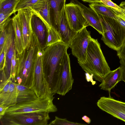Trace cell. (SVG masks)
Masks as SVG:
<instances>
[{
	"label": "cell",
	"instance_id": "cell-25",
	"mask_svg": "<svg viewBox=\"0 0 125 125\" xmlns=\"http://www.w3.org/2000/svg\"><path fill=\"white\" fill-rule=\"evenodd\" d=\"M47 30L46 43L43 49L49 46L62 42L59 33L54 27L52 26Z\"/></svg>",
	"mask_w": 125,
	"mask_h": 125
},
{
	"label": "cell",
	"instance_id": "cell-38",
	"mask_svg": "<svg viewBox=\"0 0 125 125\" xmlns=\"http://www.w3.org/2000/svg\"><path fill=\"white\" fill-rule=\"evenodd\" d=\"M8 108L5 106L0 105V119L5 114L6 111Z\"/></svg>",
	"mask_w": 125,
	"mask_h": 125
},
{
	"label": "cell",
	"instance_id": "cell-10",
	"mask_svg": "<svg viewBox=\"0 0 125 125\" xmlns=\"http://www.w3.org/2000/svg\"><path fill=\"white\" fill-rule=\"evenodd\" d=\"M70 54L66 51L62 62V70L57 94L64 96L72 88L74 82L70 66Z\"/></svg>",
	"mask_w": 125,
	"mask_h": 125
},
{
	"label": "cell",
	"instance_id": "cell-15",
	"mask_svg": "<svg viewBox=\"0 0 125 125\" xmlns=\"http://www.w3.org/2000/svg\"><path fill=\"white\" fill-rule=\"evenodd\" d=\"M44 22L47 29L51 27L48 0H39L29 9Z\"/></svg>",
	"mask_w": 125,
	"mask_h": 125
},
{
	"label": "cell",
	"instance_id": "cell-35",
	"mask_svg": "<svg viewBox=\"0 0 125 125\" xmlns=\"http://www.w3.org/2000/svg\"><path fill=\"white\" fill-rule=\"evenodd\" d=\"M120 60V66L122 71L121 81H123L125 83V63L122 60Z\"/></svg>",
	"mask_w": 125,
	"mask_h": 125
},
{
	"label": "cell",
	"instance_id": "cell-12",
	"mask_svg": "<svg viewBox=\"0 0 125 125\" xmlns=\"http://www.w3.org/2000/svg\"><path fill=\"white\" fill-rule=\"evenodd\" d=\"M65 9L68 22L73 31L77 32L89 26L80 9L76 4L71 2L65 4Z\"/></svg>",
	"mask_w": 125,
	"mask_h": 125
},
{
	"label": "cell",
	"instance_id": "cell-33",
	"mask_svg": "<svg viewBox=\"0 0 125 125\" xmlns=\"http://www.w3.org/2000/svg\"><path fill=\"white\" fill-rule=\"evenodd\" d=\"M0 70L4 69L5 63V53L4 47L0 53Z\"/></svg>",
	"mask_w": 125,
	"mask_h": 125
},
{
	"label": "cell",
	"instance_id": "cell-14",
	"mask_svg": "<svg viewBox=\"0 0 125 125\" xmlns=\"http://www.w3.org/2000/svg\"><path fill=\"white\" fill-rule=\"evenodd\" d=\"M71 2L79 7L89 26L93 27L102 35L103 29L99 15L90 7H86L77 0H71Z\"/></svg>",
	"mask_w": 125,
	"mask_h": 125
},
{
	"label": "cell",
	"instance_id": "cell-37",
	"mask_svg": "<svg viewBox=\"0 0 125 125\" xmlns=\"http://www.w3.org/2000/svg\"><path fill=\"white\" fill-rule=\"evenodd\" d=\"M86 79L87 82H91L92 85H94L95 84L96 82L93 80V75L90 74L89 73H86L85 74Z\"/></svg>",
	"mask_w": 125,
	"mask_h": 125
},
{
	"label": "cell",
	"instance_id": "cell-13",
	"mask_svg": "<svg viewBox=\"0 0 125 125\" xmlns=\"http://www.w3.org/2000/svg\"><path fill=\"white\" fill-rule=\"evenodd\" d=\"M33 14L30 10L28 9L20 10L17 14L22 27L24 49L30 43L31 39L33 32L31 19Z\"/></svg>",
	"mask_w": 125,
	"mask_h": 125
},
{
	"label": "cell",
	"instance_id": "cell-27",
	"mask_svg": "<svg viewBox=\"0 0 125 125\" xmlns=\"http://www.w3.org/2000/svg\"><path fill=\"white\" fill-rule=\"evenodd\" d=\"M39 0H20L16 9V12L22 9L30 8Z\"/></svg>",
	"mask_w": 125,
	"mask_h": 125
},
{
	"label": "cell",
	"instance_id": "cell-23",
	"mask_svg": "<svg viewBox=\"0 0 125 125\" xmlns=\"http://www.w3.org/2000/svg\"><path fill=\"white\" fill-rule=\"evenodd\" d=\"M89 6L99 15L116 19L115 13L112 8L105 6L102 3H92Z\"/></svg>",
	"mask_w": 125,
	"mask_h": 125
},
{
	"label": "cell",
	"instance_id": "cell-1",
	"mask_svg": "<svg viewBox=\"0 0 125 125\" xmlns=\"http://www.w3.org/2000/svg\"><path fill=\"white\" fill-rule=\"evenodd\" d=\"M69 46L61 42L43 49L42 63L45 78L51 92L57 94L64 55Z\"/></svg>",
	"mask_w": 125,
	"mask_h": 125
},
{
	"label": "cell",
	"instance_id": "cell-40",
	"mask_svg": "<svg viewBox=\"0 0 125 125\" xmlns=\"http://www.w3.org/2000/svg\"><path fill=\"white\" fill-rule=\"evenodd\" d=\"M83 1L90 3H101L100 0H82Z\"/></svg>",
	"mask_w": 125,
	"mask_h": 125
},
{
	"label": "cell",
	"instance_id": "cell-32",
	"mask_svg": "<svg viewBox=\"0 0 125 125\" xmlns=\"http://www.w3.org/2000/svg\"><path fill=\"white\" fill-rule=\"evenodd\" d=\"M12 14L0 12V31L1 30L3 26L8 19Z\"/></svg>",
	"mask_w": 125,
	"mask_h": 125
},
{
	"label": "cell",
	"instance_id": "cell-29",
	"mask_svg": "<svg viewBox=\"0 0 125 125\" xmlns=\"http://www.w3.org/2000/svg\"><path fill=\"white\" fill-rule=\"evenodd\" d=\"M17 52L16 50L13 55L11 60L10 79H14L15 77L17 68Z\"/></svg>",
	"mask_w": 125,
	"mask_h": 125
},
{
	"label": "cell",
	"instance_id": "cell-18",
	"mask_svg": "<svg viewBox=\"0 0 125 125\" xmlns=\"http://www.w3.org/2000/svg\"><path fill=\"white\" fill-rule=\"evenodd\" d=\"M48 0L50 3V15L52 25L59 33L60 19L65 8L66 0Z\"/></svg>",
	"mask_w": 125,
	"mask_h": 125
},
{
	"label": "cell",
	"instance_id": "cell-34",
	"mask_svg": "<svg viewBox=\"0 0 125 125\" xmlns=\"http://www.w3.org/2000/svg\"><path fill=\"white\" fill-rule=\"evenodd\" d=\"M117 55L120 60H122L125 63V42L121 49L117 52Z\"/></svg>",
	"mask_w": 125,
	"mask_h": 125
},
{
	"label": "cell",
	"instance_id": "cell-16",
	"mask_svg": "<svg viewBox=\"0 0 125 125\" xmlns=\"http://www.w3.org/2000/svg\"><path fill=\"white\" fill-rule=\"evenodd\" d=\"M77 33L73 31L70 26L65 8L62 12L59 25V33L61 37L62 42L69 46Z\"/></svg>",
	"mask_w": 125,
	"mask_h": 125
},
{
	"label": "cell",
	"instance_id": "cell-11",
	"mask_svg": "<svg viewBox=\"0 0 125 125\" xmlns=\"http://www.w3.org/2000/svg\"><path fill=\"white\" fill-rule=\"evenodd\" d=\"M7 33V40L4 46L5 63L4 68L8 79H10L11 61L12 57L16 51L14 43V34L12 18L9 17L5 24Z\"/></svg>",
	"mask_w": 125,
	"mask_h": 125
},
{
	"label": "cell",
	"instance_id": "cell-6",
	"mask_svg": "<svg viewBox=\"0 0 125 125\" xmlns=\"http://www.w3.org/2000/svg\"><path fill=\"white\" fill-rule=\"evenodd\" d=\"M45 112L6 114L0 119L1 125H48L50 119Z\"/></svg>",
	"mask_w": 125,
	"mask_h": 125
},
{
	"label": "cell",
	"instance_id": "cell-21",
	"mask_svg": "<svg viewBox=\"0 0 125 125\" xmlns=\"http://www.w3.org/2000/svg\"><path fill=\"white\" fill-rule=\"evenodd\" d=\"M15 84L17 91V103L32 100L38 97L31 88L16 83Z\"/></svg>",
	"mask_w": 125,
	"mask_h": 125
},
{
	"label": "cell",
	"instance_id": "cell-17",
	"mask_svg": "<svg viewBox=\"0 0 125 125\" xmlns=\"http://www.w3.org/2000/svg\"><path fill=\"white\" fill-rule=\"evenodd\" d=\"M32 32L36 36L41 48L43 49L46 43L47 29L43 21L36 15L33 14L31 19Z\"/></svg>",
	"mask_w": 125,
	"mask_h": 125
},
{
	"label": "cell",
	"instance_id": "cell-7",
	"mask_svg": "<svg viewBox=\"0 0 125 125\" xmlns=\"http://www.w3.org/2000/svg\"><path fill=\"white\" fill-rule=\"evenodd\" d=\"M43 49L40 47L37 51L34 66V80L31 89L38 97L49 93H52L45 78L42 63Z\"/></svg>",
	"mask_w": 125,
	"mask_h": 125
},
{
	"label": "cell",
	"instance_id": "cell-36",
	"mask_svg": "<svg viewBox=\"0 0 125 125\" xmlns=\"http://www.w3.org/2000/svg\"><path fill=\"white\" fill-rule=\"evenodd\" d=\"M116 13L125 21V9L121 8L119 11L112 9Z\"/></svg>",
	"mask_w": 125,
	"mask_h": 125
},
{
	"label": "cell",
	"instance_id": "cell-22",
	"mask_svg": "<svg viewBox=\"0 0 125 125\" xmlns=\"http://www.w3.org/2000/svg\"><path fill=\"white\" fill-rule=\"evenodd\" d=\"M17 91L14 80L12 79L10 83L9 89L5 94L0 105L8 108L17 104Z\"/></svg>",
	"mask_w": 125,
	"mask_h": 125
},
{
	"label": "cell",
	"instance_id": "cell-26",
	"mask_svg": "<svg viewBox=\"0 0 125 125\" xmlns=\"http://www.w3.org/2000/svg\"><path fill=\"white\" fill-rule=\"evenodd\" d=\"M48 125H87L86 124L79 123L71 122L66 118H61L55 116V119L51 121Z\"/></svg>",
	"mask_w": 125,
	"mask_h": 125
},
{
	"label": "cell",
	"instance_id": "cell-4",
	"mask_svg": "<svg viewBox=\"0 0 125 125\" xmlns=\"http://www.w3.org/2000/svg\"><path fill=\"white\" fill-rule=\"evenodd\" d=\"M99 16L103 31L101 40L109 48L117 52L125 42V24L113 18Z\"/></svg>",
	"mask_w": 125,
	"mask_h": 125
},
{
	"label": "cell",
	"instance_id": "cell-19",
	"mask_svg": "<svg viewBox=\"0 0 125 125\" xmlns=\"http://www.w3.org/2000/svg\"><path fill=\"white\" fill-rule=\"evenodd\" d=\"M122 73V69L120 66L113 70H111L103 79L99 87L101 89L108 91L110 94L111 89L121 81Z\"/></svg>",
	"mask_w": 125,
	"mask_h": 125
},
{
	"label": "cell",
	"instance_id": "cell-39",
	"mask_svg": "<svg viewBox=\"0 0 125 125\" xmlns=\"http://www.w3.org/2000/svg\"><path fill=\"white\" fill-rule=\"evenodd\" d=\"M82 119L87 124H90L91 122V120L89 117L86 115H84L82 117Z\"/></svg>",
	"mask_w": 125,
	"mask_h": 125
},
{
	"label": "cell",
	"instance_id": "cell-3",
	"mask_svg": "<svg viewBox=\"0 0 125 125\" xmlns=\"http://www.w3.org/2000/svg\"><path fill=\"white\" fill-rule=\"evenodd\" d=\"M86 73L93 75L96 80L101 82L110 71L97 39L91 38L87 49L86 59L83 63H79Z\"/></svg>",
	"mask_w": 125,
	"mask_h": 125
},
{
	"label": "cell",
	"instance_id": "cell-2",
	"mask_svg": "<svg viewBox=\"0 0 125 125\" xmlns=\"http://www.w3.org/2000/svg\"><path fill=\"white\" fill-rule=\"evenodd\" d=\"M40 47L36 36L33 32L30 43L21 53H17V68L14 80L16 83L31 88L34 80V63Z\"/></svg>",
	"mask_w": 125,
	"mask_h": 125
},
{
	"label": "cell",
	"instance_id": "cell-5",
	"mask_svg": "<svg viewBox=\"0 0 125 125\" xmlns=\"http://www.w3.org/2000/svg\"><path fill=\"white\" fill-rule=\"evenodd\" d=\"M55 94L49 93L34 100L17 103L8 108L6 114L11 115L43 112L49 113L56 112L57 109L53 103L55 98L53 95Z\"/></svg>",
	"mask_w": 125,
	"mask_h": 125
},
{
	"label": "cell",
	"instance_id": "cell-41",
	"mask_svg": "<svg viewBox=\"0 0 125 125\" xmlns=\"http://www.w3.org/2000/svg\"><path fill=\"white\" fill-rule=\"evenodd\" d=\"M119 6L121 8L125 9V1L122 2Z\"/></svg>",
	"mask_w": 125,
	"mask_h": 125
},
{
	"label": "cell",
	"instance_id": "cell-28",
	"mask_svg": "<svg viewBox=\"0 0 125 125\" xmlns=\"http://www.w3.org/2000/svg\"><path fill=\"white\" fill-rule=\"evenodd\" d=\"M0 31V53L2 52L4 47L7 39V33L5 25L3 26Z\"/></svg>",
	"mask_w": 125,
	"mask_h": 125
},
{
	"label": "cell",
	"instance_id": "cell-24",
	"mask_svg": "<svg viewBox=\"0 0 125 125\" xmlns=\"http://www.w3.org/2000/svg\"><path fill=\"white\" fill-rule=\"evenodd\" d=\"M20 0H0V12L12 14H15L16 9Z\"/></svg>",
	"mask_w": 125,
	"mask_h": 125
},
{
	"label": "cell",
	"instance_id": "cell-31",
	"mask_svg": "<svg viewBox=\"0 0 125 125\" xmlns=\"http://www.w3.org/2000/svg\"><path fill=\"white\" fill-rule=\"evenodd\" d=\"M101 2L110 8L114 9L118 11H119L121 9L119 6L116 5L111 0H100Z\"/></svg>",
	"mask_w": 125,
	"mask_h": 125
},
{
	"label": "cell",
	"instance_id": "cell-20",
	"mask_svg": "<svg viewBox=\"0 0 125 125\" xmlns=\"http://www.w3.org/2000/svg\"><path fill=\"white\" fill-rule=\"evenodd\" d=\"M12 24L14 34V43L17 53H21L24 50L23 38L21 25L17 15L12 18Z\"/></svg>",
	"mask_w": 125,
	"mask_h": 125
},
{
	"label": "cell",
	"instance_id": "cell-8",
	"mask_svg": "<svg viewBox=\"0 0 125 125\" xmlns=\"http://www.w3.org/2000/svg\"><path fill=\"white\" fill-rule=\"evenodd\" d=\"M91 38L90 32L85 27L77 32L69 45L72 54L77 59L78 63L85 62L87 49Z\"/></svg>",
	"mask_w": 125,
	"mask_h": 125
},
{
	"label": "cell",
	"instance_id": "cell-30",
	"mask_svg": "<svg viewBox=\"0 0 125 125\" xmlns=\"http://www.w3.org/2000/svg\"><path fill=\"white\" fill-rule=\"evenodd\" d=\"M0 90H1L8 82V79L6 75L4 69L0 70Z\"/></svg>",
	"mask_w": 125,
	"mask_h": 125
},
{
	"label": "cell",
	"instance_id": "cell-9",
	"mask_svg": "<svg viewBox=\"0 0 125 125\" xmlns=\"http://www.w3.org/2000/svg\"><path fill=\"white\" fill-rule=\"evenodd\" d=\"M97 104L102 111L125 122V102L115 99L109 94L108 97H101Z\"/></svg>",
	"mask_w": 125,
	"mask_h": 125
}]
</instances>
